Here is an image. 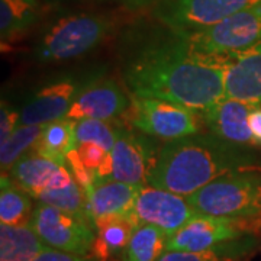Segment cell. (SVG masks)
<instances>
[{"label":"cell","instance_id":"cell-1","mask_svg":"<svg viewBox=\"0 0 261 261\" xmlns=\"http://www.w3.org/2000/svg\"><path fill=\"white\" fill-rule=\"evenodd\" d=\"M229 63L197 51L170 31V37L147 41L128 57L123 79L132 96L163 99L203 113L226 97Z\"/></svg>","mask_w":261,"mask_h":261},{"label":"cell","instance_id":"cell-2","mask_svg":"<svg viewBox=\"0 0 261 261\" xmlns=\"http://www.w3.org/2000/svg\"><path fill=\"white\" fill-rule=\"evenodd\" d=\"M255 167L257 159L250 148L229 144L212 134H195L168 141L160 149L148 185L187 197L215 178Z\"/></svg>","mask_w":261,"mask_h":261},{"label":"cell","instance_id":"cell-3","mask_svg":"<svg viewBox=\"0 0 261 261\" xmlns=\"http://www.w3.org/2000/svg\"><path fill=\"white\" fill-rule=\"evenodd\" d=\"M187 199L199 215L243 222L251 233L261 231V174L254 170L215 178Z\"/></svg>","mask_w":261,"mask_h":261},{"label":"cell","instance_id":"cell-4","mask_svg":"<svg viewBox=\"0 0 261 261\" xmlns=\"http://www.w3.org/2000/svg\"><path fill=\"white\" fill-rule=\"evenodd\" d=\"M112 29V20L102 15L74 13L58 19L39 42L37 56L42 61H64L96 48Z\"/></svg>","mask_w":261,"mask_h":261},{"label":"cell","instance_id":"cell-5","mask_svg":"<svg viewBox=\"0 0 261 261\" xmlns=\"http://www.w3.org/2000/svg\"><path fill=\"white\" fill-rule=\"evenodd\" d=\"M197 51L232 61L261 42V2L202 32L181 35Z\"/></svg>","mask_w":261,"mask_h":261},{"label":"cell","instance_id":"cell-6","mask_svg":"<svg viewBox=\"0 0 261 261\" xmlns=\"http://www.w3.org/2000/svg\"><path fill=\"white\" fill-rule=\"evenodd\" d=\"M195 109L163 99L132 96L129 109L125 112L132 128L148 137L174 141L199 134L200 119Z\"/></svg>","mask_w":261,"mask_h":261},{"label":"cell","instance_id":"cell-7","mask_svg":"<svg viewBox=\"0 0 261 261\" xmlns=\"http://www.w3.org/2000/svg\"><path fill=\"white\" fill-rule=\"evenodd\" d=\"M261 0H159L154 16L170 31L186 35L215 27Z\"/></svg>","mask_w":261,"mask_h":261},{"label":"cell","instance_id":"cell-8","mask_svg":"<svg viewBox=\"0 0 261 261\" xmlns=\"http://www.w3.org/2000/svg\"><path fill=\"white\" fill-rule=\"evenodd\" d=\"M29 225L47 247L80 255H89L93 250L94 224L83 216L39 203Z\"/></svg>","mask_w":261,"mask_h":261},{"label":"cell","instance_id":"cell-9","mask_svg":"<svg viewBox=\"0 0 261 261\" xmlns=\"http://www.w3.org/2000/svg\"><path fill=\"white\" fill-rule=\"evenodd\" d=\"M197 215L186 196L144 185L137 196L132 218L137 225L157 226L170 237Z\"/></svg>","mask_w":261,"mask_h":261},{"label":"cell","instance_id":"cell-10","mask_svg":"<svg viewBox=\"0 0 261 261\" xmlns=\"http://www.w3.org/2000/svg\"><path fill=\"white\" fill-rule=\"evenodd\" d=\"M252 235L250 229L238 221L197 215L177 232L170 235L167 250L177 251H205L224 243ZM166 250V251H167Z\"/></svg>","mask_w":261,"mask_h":261},{"label":"cell","instance_id":"cell-11","mask_svg":"<svg viewBox=\"0 0 261 261\" xmlns=\"http://www.w3.org/2000/svg\"><path fill=\"white\" fill-rule=\"evenodd\" d=\"M154 142L145 134H134L128 129H118L112 155V176L111 178L144 186L148 185V177L157 160Z\"/></svg>","mask_w":261,"mask_h":261},{"label":"cell","instance_id":"cell-12","mask_svg":"<svg viewBox=\"0 0 261 261\" xmlns=\"http://www.w3.org/2000/svg\"><path fill=\"white\" fill-rule=\"evenodd\" d=\"M260 105L233 97H225L202 113L209 132L229 144L251 148L258 145L248 125L250 115Z\"/></svg>","mask_w":261,"mask_h":261},{"label":"cell","instance_id":"cell-13","mask_svg":"<svg viewBox=\"0 0 261 261\" xmlns=\"http://www.w3.org/2000/svg\"><path fill=\"white\" fill-rule=\"evenodd\" d=\"M129 106L130 100L128 96L113 80H99L87 86L75 96L65 118L71 121H111L126 112Z\"/></svg>","mask_w":261,"mask_h":261},{"label":"cell","instance_id":"cell-14","mask_svg":"<svg viewBox=\"0 0 261 261\" xmlns=\"http://www.w3.org/2000/svg\"><path fill=\"white\" fill-rule=\"evenodd\" d=\"M77 94V84L63 80L41 89L20 111L19 125H48L67 116Z\"/></svg>","mask_w":261,"mask_h":261},{"label":"cell","instance_id":"cell-15","mask_svg":"<svg viewBox=\"0 0 261 261\" xmlns=\"http://www.w3.org/2000/svg\"><path fill=\"white\" fill-rule=\"evenodd\" d=\"M226 97L261 106V42L235 57L225 74Z\"/></svg>","mask_w":261,"mask_h":261},{"label":"cell","instance_id":"cell-16","mask_svg":"<svg viewBox=\"0 0 261 261\" xmlns=\"http://www.w3.org/2000/svg\"><path fill=\"white\" fill-rule=\"evenodd\" d=\"M141 187L111 177L96 178L93 189L87 195L93 222L106 216H132Z\"/></svg>","mask_w":261,"mask_h":261},{"label":"cell","instance_id":"cell-17","mask_svg":"<svg viewBox=\"0 0 261 261\" xmlns=\"http://www.w3.org/2000/svg\"><path fill=\"white\" fill-rule=\"evenodd\" d=\"M135 224L132 216H106L94 221L96 240L92 255L97 261H108L112 255L126 251Z\"/></svg>","mask_w":261,"mask_h":261},{"label":"cell","instance_id":"cell-18","mask_svg":"<svg viewBox=\"0 0 261 261\" xmlns=\"http://www.w3.org/2000/svg\"><path fill=\"white\" fill-rule=\"evenodd\" d=\"M58 168L60 164H57L56 161L32 151L22 155L15 163L8 176L16 186L25 190L32 197H37L47 189L49 180Z\"/></svg>","mask_w":261,"mask_h":261},{"label":"cell","instance_id":"cell-19","mask_svg":"<svg viewBox=\"0 0 261 261\" xmlns=\"http://www.w3.org/2000/svg\"><path fill=\"white\" fill-rule=\"evenodd\" d=\"M44 248L29 224L0 225V261H34Z\"/></svg>","mask_w":261,"mask_h":261},{"label":"cell","instance_id":"cell-20","mask_svg":"<svg viewBox=\"0 0 261 261\" xmlns=\"http://www.w3.org/2000/svg\"><path fill=\"white\" fill-rule=\"evenodd\" d=\"M74 148H77L75 121L63 118L48 123L32 149L38 154L56 161L57 164L64 166L67 154Z\"/></svg>","mask_w":261,"mask_h":261},{"label":"cell","instance_id":"cell-21","mask_svg":"<svg viewBox=\"0 0 261 261\" xmlns=\"http://www.w3.org/2000/svg\"><path fill=\"white\" fill-rule=\"evenodd\" d=\"M255 245L252 235L224 243L205 251H177L167 250L157 261H240Z\"/></svg>","mask_w":261,"mask_h":261},{"label":"cell","instance_id":"cell-22","mask_svg":"<svg viewBox=\"0 0 261 261\" xmlns=\"http://www.w3.org/2000/svg\"><path fill=\"white\" fill-rule=\"evenodd\" d=\"M31 195L18 187L9 176L2 174L0 192V224L25 225L32 216Z\"/></svg>","mask_w":261,"mask_h":261},{"label":"cell","instance_id":"cell-23","mask_svg":"<svg viewBox=\"0 0 261 261\" xmlns=\"http://www.w3.org/2000/svg\"><path fill=\"white\" fill-rule=\"evenodd\" d=\"M168 235L157 226L140 224L130 237L126 261H157L167 250Z\"/></svg>","mask_w":261,"mask_h":261},{"label":"cell","instance_id":"cell-24","mask_svg":"<svg viewBox=\"0 0 261 261\" xmlns=\"http://www.w3.org/2000/svg\"><path fill=\"white\" fill-rule=\"evenodd\" d=\"M38 18V0H0V37L8 41Z\"/></svg>","mask_w":261,"mask_h":261},{"label":"cell","instance_id":"cell-25","mask_svg":"<svg viewBox=\"0 0 261 261\" xmlns=\"http://www.w3.org/2000/svg\"><path fill=\"white\" fill-rule=\"evenodd\" d=\"M45 126L47 125H19L9 137V140L3 142L0 147L2 173H9L15 163L22 155H25L28 149L35 147Z\"/></svg>","mask_w":261,"mask_h":261},{"label":"cell","instance_id":"cell-26","mask_svg":"<svg viewBox=\"0 0 261 261\" xmlns=\"http://www.w3.org/2000/svg\"><path fill=\"white\" fill-rule=\"evenodd\" d=\"M35 199L39 200V203L54 206V207L63 209L67 212L83 216L93 222V219L90 216V207H89V196L75 180L70 186L64 187V189L44 190Z\"/></svg>","mask_w":261,"mask_h":261},{"label":"cell","instance_id":"cell-27","mask_svg":"<svg viewBox=\"0 0 261 261\" xmlns=\"http://www.w3.org/2000/svg\"><path fill=\"white\" fill-rule=\"evenodd\" d=\"M118 129L100 119H80L75 121V140L77 147L83 144L99 145L108 152L115 147Z\"/></svg>","mask_w":261,"mask_h":261},{"label":"cell","instance_id":"cell-28","mask_svg":"<svg viewBox=\"0 0 261 261\" xmlns=\"http://www.w3.org/2000/svg\"><path fill=\"white\" fill-rule=\"evenodd\" d=\"M67 163L70 164L71 171L74 174V180L83 187L84 192L89 195V192L93 189L94 181H96V176H94V171L89 170V168L84 166L83 160L80 157L77 148L71 149L68 154H67Z\"/></svg>","mask_w":261,"mask_h":261},{"label":"cell","instance_id":"cell-29","mask_svg":"<svg viewBox=\"0 0 261 261\" xmlns=\"http://www.w3.org/2000/svg\"><path fill=\"white\" fill-rule=\"evenodd\" d=\"M20 122V113L10 108L6 102H2L0 111V144L6 142L9 137L15 132Z\"/></svg>","mask_w":261,"mask_h":261},{"label":"cell","instance_id":"cell-30","mask_svg":"<svg viewBox=\"0 0 261 261\" xmlns=\"http://www.w3.org/2000/svg\"><path fill=\"white\" fill-rule=\"evenodd\" d=\"M77 151H79L80 157L83 160L84 166L89 170H92V171H96L97 168L100 167L103 164V161L108 157V154H109L106 149H103L99 145H94V144L79 145Z\"/></svg>","mask_w":261,"mask_h":261},{"label":"cell","instance_id":"cell-31","mask_svg":"<svg viewBox=\"0 0 261 261\" xmlns=\"http://www.w3.org/2000/svg\"><path fill=\"white\" fill-rule=\"evenodd\" d=\"M34 261H97L94 255H80V254H73V252L61 251L47 247L39 252L37 258Z\"/></svg>","mask_w":261,"mask_h":261},{"label":"cell","instance_id":"cell-32","mask_svg":"<svg viewBox=\"0 0 261 261\" xmlns=\"http://www.w3.org/2000/svg\"><path fill=\"white\" fill-rule=\"evenodd\" d=\"M74 181V178L71 176V173L65 168V166H60V168L56 171V174L49 180L48 187L45 190H57V189H64L70 186Z\"/></svg>","mask_w":261,"mask_h":261},{"label":"cell","instance_id":"cell-33","mask_svg":"<svg viewBox=\"0 0 261 261\" xmlns=\"http://www.w3.org/2000/svg\"><path fill=\"white\" fill-rule=\"evenodd\" d=\"M248 125H250L252 137L255 138L257 144H261V106L252 111L250 119H248Z\"/></svg>","mask_w":261,"mask_h":261},{"label":"cell","instance_id":"cell-34","mask_svg":"<svg viewBox=\"0 0 261 261\" xmlns=\"http://www.w3.org/2000/svg\"><path fill=\"white\" fill-rule=\"evenodd\" d=\"M126 2H130V3H148V2H152V0H126Z\"/></svg>","mask_w":261,"mask_h":261}]
</instances>
